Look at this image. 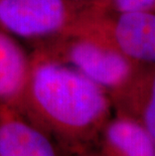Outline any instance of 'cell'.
<instances>
[{
    "instance_id": "cell-1",
    "label": "cell",
    "mask_w": 155,
    "mask_h": 156,
    "mask_svg": "<svg viewBox=\"0 0 155 156\" xmlns=\"http://www.w3.org/2000/svg\"><path fill=\"white\" fill-rule=\"evenodd\" d=\"M20 111L71 154L97 145L114 114L108 93L77 69L37 51Z\"/></svg>"
},
{
    "instance_id": "cell-2",
    "label": "cell",
    "mask_w": 155,
    "mask_h": 156,
    "mask_svg": "<svg viewBox=\"0 0 155 156\" xmlns=\"http://www.w3.org/2000/svg\"><path fill=\"white\" fill-rule=\"evenodd\" d=\"M65 34L90 36L118 51L132 64L155 65L154 11L109 13L88 6Z\"/></svg>"
},
{
    "instance_id": "cell-7",
    "label": "cell",
    "mask_w": 155,
    "mask_h": 156,
    "mask_svg": "<svg viewBox=\"0 0 155 156\" xmlns=\"http://www.w3.org/2000/svg\"><path fill=\"white\" fill-rule=\"evenodd\" d=\"M31 71V55L0 30V104L20 110Z\"/></svg>"
},
{
    "instance_id": "cell-11",
    "label": "cell",
    "mask_w": 155,
    "mask_h": 156,
    "mask_svg": "<svg viewBox=\"0 0 155 156\" xmlns=\"http://www.w3.org/2000/svg\"><path fill=\"white\" fill-rule=\"evenodd\" d=\"M70 1L79 3V4H84V5H93L95 3L101 1V0H70Z\"/></svg>"
},
{
    "instance_id": "cell-8",
    "label": "cell",
    "mask_w": 155,
    "mask_h": 156,
    "mask_svg": "<svg viewBox=\"0 0 155 156\" xmlns=\"http://www.w3.org/2000/svg\"><path fill=\"white\" fill-rule=\"evenodd\" d=\"M100 156H155V142L139 123L114 113L97 142Z\"/></svg>"
},
{
    "instance_id": "cell-3",
    "label": "cell",
    "mask_w": 155,
    "mask_h": 156,
    "mask_svg": "<svg viewBox=\"0 0 155 156\" xmlns=\"http://www.w3.org/2000/svg\"><path fill=\"white\" fill-rule=\"evenodd\" d=\"M31 46L77 69L108 94L123 85L133 69V64L118 51L81 34H61Z\"/></svg>"
},
{
    "instance_id": "cell-10",
    "label": "cell",
    "mask_w": 155,
    "mask_h": 156,
    "mask_svg": "<svg viewBox=\"0 0 155 156\" xmlns=\"http://www.w3.org/2000/svg\"><path fill=\"white\" fill-rule=\"evenodd\" d=\"M72 156H100V155H99L97 149H94V147H93V148L88 149V150H85V151L79 152V153H76Z\"/></svg>"
},
{
    "instance_id": "cell-6",
    "label": "cell",
    "mask_w": 155,
    "mask_h": 156,
    "mask_svg": "<svg viewBox=\"0 0 155 156\" xmlns=\"http://www.w3.org/2000/svg\"><path fill=\"white\" fill-rule=\"evenodd\" d=\"M109 96L114 113L139 123L155 142V65L133 64L128 79Z\"/></svg>"
},
{
    "instance_id": "cell-4",
    "label": "cell",
    "mask_w": 155,
    "mask_h": 156,
    "mask_svg": "<svg viewBox=\"0 0 155 156\" xmlns=\"http://www.w3.org/2000/svg\"><path fill=\"white\" fill-rule=\"evenodd\" d=\"M87 6L70 0H0V30L32 44L67 32Z\"/></svg>"
},
{
    "instance_id": "cell-5",
    "label": "cell",
    "mask_w": 155,
    "mask_h": 156,
    "mask_svg": "<svg viewBox=\"0 0 155 156\" xmlns=\"http://www.w3.org/2000/svg\"><path fill=\"white\" fill-rule=\"evenodd\" d=\"M61 146L16 108L0 104V156H60Z\"/></svg>"
},
{
    "instance_id": "cell-9",
    "label": "cell",
    "mask_w": 155,
    "mask_h": 156,
    "mask_svg": "<svg viewBox=\"0 0 155 156\" xmlns=\"http://www.w3.org/2000/svg\"><path fill=\"white\" fill-rule=\"evenodd\" d=\"M90 6L99 12H155V0H101Z\"/></svg>"
}]
</instances>
